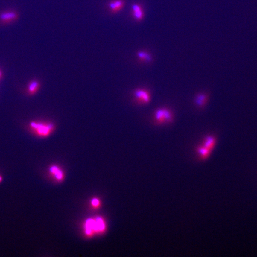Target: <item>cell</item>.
Returning <instances> with one entry per match:
<instances>
[{"label": "cell", "mask_w": 257, "mask_h": 257, "mask_svg": "<svg viewBox=\"0 0 257 257\" xmlns=\"http://www.w3.org/2000/svg\"><path fill=\"white\" fill-rule=\"evenodd\" d=\"M38 87V83L36 82H33L30 85V91L32 92H34L37 89Z\"/></svg>", "instance_id": "4fadbf2b"}, {"label": "cell", "mask_w": 257, "mask_h": 257, "mask_svg": "<svg viewBox=\"0 0 257 257\" xmlns=\"http://www.w3.org/2000/svg\"><path fill=\"white\" fill-rule=\"evenodd\" d=\"M196 151L198 154L199 158L201 160H206L209 158L212 151L205 148L203 145H200L196 147Z\"/></svg>", "instance_id": "5b68a950"}, {"label": "cell", "mask_w": 257, "mask_h": 257, "mask_svg": "<svg viewBox=\"0 0 257 257\" xmlns=\"http://www.w3.org/2000/svg\"><path fill=\"white\" fill-rule=\"evenodd\" d=\"M137 55L139 59L142 62H150L152 61L151 55L147 51H139L138 52Z\"/></svg>", "instance_id": "9c48e42d"}, {"label": "cell", "mask_w": 257, "mask_h": 257, "mask_svg": "<svg viewBox=\"0 0 257 257\" xmlns=\"http://www.w3.org/2000/svg\"><path fill=\"white\" fill-rule=\"evenodd\" d=\"M99 201L97 199H94L92 200V205L94 206H97L99 204Z\"/></svg>", "instance_id": "5bb4252c"}, {"label": "cell", "mask_w": 257, "mask_h": 257, "mask_svg": "<svg viewBox=\"0 0 257 257\" xmlns=\"http://www.w3.org/2000/svg\"><path fill=\"white\" fill-rule=\"evenodd\" d=\"M155 120L156 124L161 125L165 123V117L162 108L157 109L154 113Z\"/></svg>", "instance_id": "ba28073f"}, {"label": "cell", "mask_w": 257, "mask_h": 257, "mask_svg": "<svg viewBox=\"0 0 257 257\" xmlns=\"http://www.w3.org/2000/svg\"><path fill=\"white\" fill-rule=\"evenodd\" d=\"M162 109L165 117V122L168 124H171L174 120V116L172 112L167 108H163Z\"/></svg>", "instance_id": "30bf717a"}, {"label": "cell", "mask_w": 257, "mask_h": 257, "mask_svg": "<svg viewBox=\"0 0 257 257\" xmlns=\"http://www.w3.org/2000/svg\"><path fill=\"white\" fill-rule=\"evenodd\" d=\"M208 100V95L205 93H199L197 94L194 101L196 105L200 108L205 106Z\"/></svg>", "instance_id": "52a82bcc"}, {"label": "cell", "mask_w": 257, "mask_h": 257, "mask_svg": "<svg viewBox=\"0 0 257 257\" xmlns=\"http://www.w3.org/2000/svg\"><path fill=\"white\" fill-rule=\"evenodd\" d=\"M134 95L136 100L141 104H148L150 101V95L148 90L139 89L135 90Z\"/></svg>", "instance_id": "7a4b0ae2"}, {"label": "cell", "mask_w": 257, "mask_h": 257, "mask_svg": "<svg viewBox=\"0 0 257 257\" xmlns=\"http://www.w3.org/2000/svg\"><path fill=\"white\" fill-rule=\"evenodd\" d=\"M31 125L37 130L39 135L42 136H48L53 131L54 129V126L52 124L33 122Z\"/></svg>", "instance_id": "6da1fadb"}, {"label": "cell", "mask_w": 257, "mask_h": 257, "mask_svg": "<svg viewBox=\"0 0 257 257\" xmlns=\"http://www.w3.org/2000/svg\"><path fill=\"white\" fill-rule=\"evenodd\" d=\"M217 139L213 135H209L204 138L203 145L205 148L212 151L216 144Z\"/></svg>", "instance_id": "277c9868"}, {"label": "cell", "mask_w": 257, "mask_h": 257, "mask_svg": "<svg viewBox=\"0 0 257 257\" xmlns=\"http://www.w3.org/2000/svg\"><path fill=\"white\" fill-rule=\"evenodd\" d=\"M124 5V0H113L110 1L108 6L111 10L112 13H118L121 10Z\"/></svg>", "instance_id": "8992f818"}, {"label": "cell", "mask_w": 257, "mask_h": 257, "mask_svg": "<svg viewBox=\"0 0 257 257\" xmlns=\"http://www.w3.org/2000/svg\"><path fill=\"white\" fill-rule=\"evenodd\" d=\"M19 15L14 10H7L0 13V22L8 24L18 19Z\"/></svg>", "instance_id": "3957f363"}, {"label": "cell", "mask_w": 257, "mask_h": 257, "mask_svg": "<svg viewBox=\"0 0 257 257\" xmlns=\"http://www.w3.org/2000/svg\"><path fill=\"white\" fill-rule=\"evenodd\" d=\"M0 74H1V72H0Z\"/></svg>", "instance_id": "2e32d148"}, {"label": "cell", "mask_w": 257, "mask_h": 257, "mask_svg": "<svg viewBox=\"0 0 257 257\" xmlns=\"http://www.w3.org/2000/svg\"><path fill=\"white\" fill-rule=\"evenodd\" d=\"M1 180V177H0V180Z\"/></svg>", "instance_id": "9a60e30c"}, {"label": "cell", "mask_w": 257, "mask_h": 257, "mask_svg": "<svg viewBox=\"0 0 257 257\" xmlns=\"http://www.w3.org/2000/svg\"><path fill=\"white\" fill-rule=\"evenodd\" d=\"M51 171L55 174V176L58 179H61L63 177L62 171L59 170L58 168L56 166H53L51 168Z\"/></svg>", "instance_id": "7c38bea8"}, {"label": "cell", "mask_w": 257, "mask_h": 257, "mask_svg": "<svg viewBox=\"0 0 257 257\" xmlns=\"http://www.w3.org/2000/svg\"><path fill=\"white\" fill-rule=\"evenodd\" d=\"M133 16L137 21H140L142 20L144 17V12L143 9L137 10L135 12H132Z\"/></svg>", "instance_id": "8fae6325"}]
</instances>
